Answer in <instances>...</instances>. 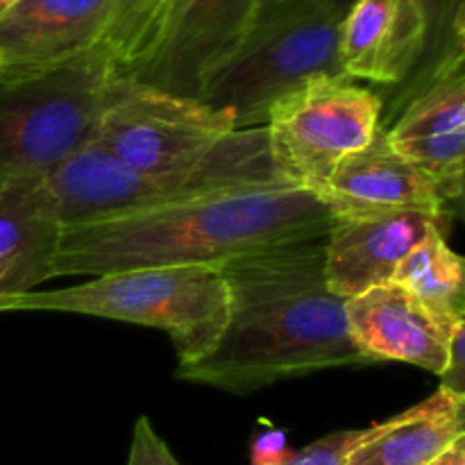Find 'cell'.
I'll use <instances>...</instances> for the list:
<instances>
[{
  "label": "cell",
  "mask_w": 465,
  "mask_h": 465,
  "mask_svg": "<svg viewBox=\"0 0 465 465\" xmlns=\"http://www.w3.org/2000/svg\"><path fill=\"white\" fill-rule=\"evenodd\" d=\"M227 322L216 348L177 380L248 395L280 380L363 366L345 300L325 280V236L221 263Z\"/></svg>",
  "instance_id": "cell-1"
},
{
  "label": "cell",
  "mask_w": 465,
  "mask_h": 465,
  "mask_svg": "<svg viewBox=\"0 0 465 465\" xmlns=\"http://www.w3.org/2000/svg\"><path fill=\"white\" fill-rule=\"evenodd\" d=\"M331 221L316 193L286 182L212 191L62 227L53 280L145 266H221L243 254L322 239Z\"/></svg>",
  "instance_id": "cell-2"
},
{
  "label": "cell",
  "mask_w": 465,
  "mask_h": 465,
  "mask_svg": "<svg viewBox=\"0 0 465 465\" xmlns=\"http://www.w3.org/2000/svg\"><path fill=\"white\" fill-rule=\"evenodd\" d=\"M0 312H59L166 331L180 366L207 357L227 322L218 266H145L95 275L68 289L0 295Z\"/></svg>",
  "instance_id": "cell-3"
},
{
  "label": "cell",
  "mask_w": 465,
  "mask_h": 465,
  "mask_svg": "<svg viewBox=\"0 0 465 465\" xmlns=\"http://www.w3.org/2000/svg\"><path fill=\"white\" fill-rule=\"evenodd\" d=\"M254 127L198 98L168 94L116 75L91 139L145 177H191L243 148Z\"/></svg>",
  "instance_id": "cell-4"
},
{
  "label": "cell",
  "mask_w": 465,
  "mask_h": 465,
  "mask_svg": "<svg viewBox=\"0 0 465 465\" xmlns=\"http://www.w3.org/2000/svg\"><path fill=\"white\" fill-rule=\"evenodd\" d=\"M116 77L104 48L0 82V182L45 177L94 134Z\"/></svg>",
  "instance_id": "cell-5"
},
{
  "label": "cell",
  "mask_w": 465,
  "mask_h": 465,
  "mask_svg": "<svg viewBox=\"0 0 465 465\" xmlns=\"http://www.w3.org/2000/svg\"><path fill=\"white\" fill-rule=\"evenodd\" d=\"M343 16L334 3L318 0L254 23L243 44L212 73L198 100L230 114L239 130L263 127L282 95L313 77L345 75Z\"/></svg>",
  "instance_id": "cell-6"
},
{
  "label": "cell",
  "mask_w": 465,
  "mask_h": 465,
  "mask_svg": "<svg viewBox=\"0 0 465 465\" xmlns=\"http://www.w3.org/2000/svg\"><path fill=\"white\" fill-rule=\"evenodd\" d=\"M44 182L59 223L62 227H71L162 207L212 191L284 180H280L272 166L266 127H254L243 148L198 175L171 180L145 177L89 139L48 173Z\"/></svg>",
  "instance_id": "cell-7"
},
{
  "label": "cell",
  "mask_w": 465,
  "mask_h": 465,
  "mask_svg": "<svg viewBox=\"0 0 465 465\" xmlns=\"http://www.w3.org/2000/svg\"><path fill=\"white\" fill-rule=\"evenodd\" d=\"M381 116V95L348 75L307 80L272 104L263 125L277 175L318 193L345 157L371 143Z\"/></svg>",
  "instance_id": "cell-8"
},
{
  "label": "cell",
  "mask_w": 465,
  "mask_h": 465,
  "mask_svg": "<svg viewBox=\"0 0 465 465\" xmlns=\"http://www.w3.org/2000/svg\"><path fill=\"white\" fill-rule=\"evenodd\" d=\"M259 0H168L157 35L127 80L200 98L212 73L257 23Z\"/></svg>",
  "instance_id": "cell-9"
},
{
  "label": "cell",
  "mask_w": 465,
  "mask_h": 465,
  "mask_svg": "<svg viewBox=\"0 0 465 465\" xmlns=\"http://www.w3.org/2000/svg\"><path fill=\"white\" fill-rule=\"evenodd\" d=\"M463 53L445 57L425 82L386 107L381 125L391 145L411 162L440 198L461 204L465 182V71Z\"/></svg>",
  "instance_id": "cell-10"
},
{
  "label": "cell",
  "mask_w": 465,
  "mask_h": 465,
  "mask_svg": "<svg viewBox=\"0 0 465 465\" xmlns=\"http://www.w3.org/2000/svg\"><path fill=\"white\" fill-rule=\"evenodd\" d=\"M450 216L427 212H363L334 216L325 234V280L331 293L350 300L389 284L400 262L430 232L445 234Z\"/></svg>",
  "instance_id": "cell-11"
},
{
  "label": "cell",
  "mask_w": 465,
  "mask_h": 465,
  "mask_svg": "<svg viewBox=\"0 0 465 465\" xmlns=\"http://www.w3.org/2000/svg\"><path fill=\"white\" fill-rule=\"evenodd\" d=\"M114 0H18L0 14V82L98 48Z\"/></svg>",
  "instance_id": "cell-12"
},
{
  "label": "cell",
  "mask_w": 465,
  "mask_h": 465,
  "mask_svg": "<svg viewBox=\"0 0 465 465\" xmlns=\"http://www.w3.org/2000/svg\"><path fill=\"white\" fill-rule=\"evenodd\" d=\"M350 336L368 363L400 361L443 375L452 331L465 321L448 322L402 286L381 284L345 300Z\"/></svg>",
  "instance_id": "cell-13"
},
{
  "label": "cell",
  "mask_w": 465,
  "mask_h": 465,
  "mask_svg": "<svg viewBox=\"0 0 465 465\" xmlns=\"http://www.w3.org/2000/svg\"><path fill=\"white\" fill-rule=\"evenodd\" d=\"M427 23L418 0H354L341 25L350 80L400 86L425 57Z\"/></svg>",
  "instance_id": "cell-14"
},
{
  "label": "cell",
  "mask_w": 465,
  "mask_h": 465,
  "mask_svg": "<svg viewBox=\"0 0 465 465\" xmlns=\"http://www.w3.org/2000/svg\"><path fill=\"white\" fill-rule=\"evenodd\" d=\"M316 195L331 216L407 209L450 216L436 186L391 145L384 127L366 148L345 157Z\"/></svg>",
  "instance_id": "cell-15"
},
{
  "label": "cell",
  "mask_w": 465,
  "mask_h": 465,
  "mask_svg": "<svg viewBox=\"0 0 465 465\" xmlns=\"http://www.w3.org/2000/svg\"><path fill=\"white\" fill-rule=\"evenodd\" d=\"M59 239L62 223L44 177L0 182V262L7 263L0 295L27 293L53 280Z\"/></svg>",
  "instance_id": "cell-16"
},
{
  "label": "cell",
  "mask_w": 465,
  "mask_h": 465,
  "mask_svg": "<svg viewBox=\"0 0 465 465\" xmlns=\"http://www.w3.org/2000/svg\"><path fill=\"white\" fill-rule=\"evenodd\" d=\"M465 398L440 389L384 422L352 452L348 465H427L465 436Z\"/></svg>",
  "instance_id": "cell-17"
},
{
  "label": "cell",
  "mask_w": 465,
  "mask_h": 465,
  "mask_svg": "<svg viewBox=\"0 0 465 465\" xmlns=\"http://www.w3.org/2000/svg\"><path fill=\"white\" fill-rule=\"evenodd\" d=\"M391 282L416 295L443 321H465V263L440 230L430 232L400 262Z\"/></svg>",
  "instance_id": "cell-18"
},
{
  "label": "cell",
  "mask_w": 465,
  "mask_h": 465,
  "mask_svg": "<svg viewBox=\"0 0 465 465\" xmlns=\"http://www.w3.org/2000/svg\"><path fill=\"white\" fill-rule=\"evenodd\" d=\"M168 0H114L100 48L112 59L116 75L130 77L148 54Z\"/></svg>",
  "instance_id": "cell-19"
},
{
  "label": "cell",
  "mask_w": 465,
  "mask_h": 465,
  "mask_svg": "<svg viewBox=\"0 0 465 465\" xmlns=\"http://www.w3.org/2000/svg\"><path fill=\"white\" fill-rule=\"evenodd\" d=\"M336 7L348 12L354 0H330ZM427 23V48L425 57L418 64L402 86V91L413 89L434 73V68L445 57L461 53L463 48V0H418Z\"/></svg>",
  "instance_id": "cell-20"
},
{
  "label": "cell",
  "mask_w": 465,
  "mask_h": 465,
  "mask_svg": "<svg viewBox=\"0 0 465 465\" xmlns=\"http://www.w3.org/2000/svg\"><path fill=\"white\" fill-rule=\"evenodd\" d=\"M375 434V425L366 430H343L313 440L312 445L293 452L284 465H348L350 457Z\"/></svg>",
  "instance_id": "cell-21"
},
{
  "label": "cell",
  "mask_w": 465,
  "mask_h": 465,
  "mask_svg": "<svg viewBox=\"0 0 465 465\" xmlns=\"http://www.w3.org/2000/svg\"><path fill=\"white\" fill-rule=\"evenodd\" d=\"M127 465H182L171 452L166 440L154 431L150 418L141 416L134 425V434H132L130 457Z\"/></svg>",
  "instance_id": "cell-22"
},
{
  "label": "cell",
  "mask_w": 465,
  "mask_h": 465,
  "mask_svg": "<svg viewBox=\"0 0 465 465\" xmlns=\"http://www.w3.org/2000/svg\"><path fill=\"white\" fill-rule=\"evenodd\" d=\"M465 322L452 331L450 339V357L448 366H445L443 375H440V389L452 391V393L463 395L465 398Z\"/></svg>",
  "instance_id": "cell-23"
},
{
  "label": "cell",
  "mask_w": 465,
  "mask_h": 465,
  "mask_svg": "<svg viewBox=\"0 0 465 465\" xmlns=\"http://www.w3.org/2000/svg\"><path fill=\"white\" fill-rule=\"evenodd\" d=\"M293 454L286 440V431H263L252 443V465H284Z\"/></svg>",
  "instance_id": "cell-24"
},
{
  "label": "cell",
  "mask_w": 465,
  "mask_h": 465,
  "mask_svg": "<svg viewBox=\"0 0 465 465\" xmlns=\"http://www.w3.org/2000/svg\"><path fill=\"white\" fill-rule=\"evenodd\" d=\"M318 3V0H259V14L257 23L266 21V18L280 16V14L291 12V9H300L304 5Z\"/></svg>",
  "instance_id": "cell-25"
},
{
  "label": "cell",
  "mask_w": 465,
  "mask_h": 465,
  "mask_svg": "<svg viewBox=\"0 0 465 465\" xmlns=\"http://www.w3.org/2000/svg\"><path fill=\"white\" fill-rule=\"evenodd\" d=\"M427 465H465V436L454 440L448 450H443L434 461Z\"/></svg>",
  "instance_id": "cell-26"
},
{
  "label": "cell",
  "mask_w": 465,
  "mask_h": 465,
  "mask_svg": "<svg viewBox=\"0 0 465 465\" xmlns=\"http://www.w3.org/2000/svg\"><path fill=\"white\" fill-rule=\"evenodd\" d=\"M18 0H0V14L3 12H7L9 7H12V5H16Z\"/></svg>",
  "instance_id": "cell-27"
},
{
  "label": "cell",
  "mask_w": 465,
  "mask_h": 465,
  "mask_svg": "<svg viewBox=\"0 0 465 465\" xmlns=\"http://www.w3.org/2000/svg\"><path fill=\"white\" fill-rule=\"evenodd\" d=\"M5 277H7V263L0 262V284L5 282Z\"/></svg>",
  "instance_id": "cell-28"
}]
</instances>
